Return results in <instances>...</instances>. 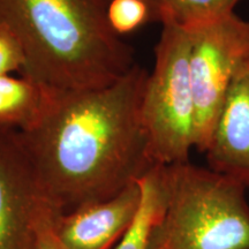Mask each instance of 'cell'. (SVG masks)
<instances>
[{
	"instance_id": "obj_1",
	"label": "cell",
	"mask_w": 249,
	"mask_h": 249,
	"mask_svg": "<svg viewBox=\"0 0 249 249\" xmlns=\"http://www.w3.org/2000/svg\"><path fill=\"white\" fill-rule=\"evenodd\" d=\"M148 74L135 64L111 85L54 93L18 130L40 191L62 213L110 200L158 165L142 121Z\"/></svg>"
},
{
	"instance_id": "obj_2",
	"label": "cell",
	"mask_w": 249,
	"mask_h": 249,
	"mask_svg": "<svg viewBox=\"0 0 249 249\" xmlns=\"http://www.w3.org/2000/svg\"><path fill=\"white\" fill-rule=\"evenodd\" d=\"M107 0H0L20 42L22 76L54 93L111 85L136 64L107 21Z\"/></svg>"
},
{
	"instance_id": "obj_3",
	"label": "cell",
	"mask_w": 249,
	"mask_h": 249,
	"mask_svg": "<svg viewBox=\"0 0 249 249\" xmlns=\"http://www.w3.org/2000/svg\"><path fill=\"white\" fill-rule=\"evenodd\" d=\"M165 208L147 249H249L246 187L189 163L163 165Z\"/></svg>"
},
{
	"instance_id": "obj_4",
	"label": "cell",
	"mask_w": 249,
	"mask_h": 249,
	"mask_svg": "<svg viewBox=\"0 0 249 249\" xmlns=\"http://www.w3.org/2000/svg\"><path fill=\"white\" fill-rule=\"evenodd\" d=\"M161 26L141 110L152 160L158 165H172L189 161L192 148H195L191 39L182 28L167 23Z\"/></svg>"
},
{
	"instance_id": "obj_5",
	"label": "cell",
	"mask_w": 249,
	"mask_h": 249,
	"mask_svg": "<svg viewBox=\"0 0 249 249\" xmlns=\"http://www.w3.org/2000/svg\"><path fill=\"white\" fill-rule=\"evenodd\" d=\"M187 31L191 39L195 148L205 152L227 93L233 83L249 71V22L233 13Z\"/></svg>"
},
{
	"instance_id": "obj_6",
	"label": "cell",
	"mask_w": 249,
	"mask_h": 249,
	"mask_svg": "<svg viewBox=\"0 0 249 249\" xmlns=\"http://www.w3.org/2000/svg\"><path fill=\"white\" fill-rule=\"evenodd\" d=\"M48 202L18 130L0 126V249H37V219Z\"/></svg>"
},
{
	"instance_id": "obj_7",
	"label": "cell",
	"mask_w": 249,
	"mask_h": 249,
	"mask_svg": "<svg viewBox=\"0 0 249 249\" xmlns=\"http://www.w3.org/2000/svg\"><path fill=\"white\" fill-rule=\"evenodd\" d=\"M142 201L140 181L110 200L57 213L54 230L65 249H110L135 222Z\"/></svg>"
},
{
	"instance_id": "obj_8",
	"label": "cell",
	"mask_w": 249,
	"mask_h": 249,
	"mask_svg": "<svg viewBox=\"0 0 249 249\" xmlns=\"http://www.w3.org/2000/svg\"><path fill=\"white\" fill-rule=\"evenodd\" d=\"M204 154L209 169L249 187V71L227 93Z\"/></svg>"
},
{
	"instance_id": "obj_9",
	"label": "cell",
	"mask_w": 249,
	"mask_h": 249,
	"mask_svg": "<svg viewBox=\"0 0 249 249\" xmlns=\"http://www.w3.org/2000/svg\"><path fill=\"white\" fill-rule=\"evenodd\" d=\"M54 92L26 76H0V126L27 130L48 110Z\"/></svg>"
},
{
	"instance_id": "obj_10",
	"label": "cell",
	"mask_w": 249,
	"mask_h": 249,
	"mask_svg": "<svg viewBox=\"0 0 249 249\" xmlns=\"http://www.w3.org/2000/svg\"><path fill=\"white\" fill-rule=\"evenodd\" d=\"M142 201L135 222L121 239L117 249H147L149 234L158 222L165 208L163 165H157L147 176L139 180Z\"/></svg>"
},
{
	"instance_id": "obj_11",
	"label": "cell",
	"mask_w": 249,
	"mask_h": 249,
	"mask_svg": "<svg viewBox=\"0 0 249 249\" xmlns=\"http://www.w3.org/2000/svg\"><path fill=\"white\" fill-rule=\"evenodd\" d=\"M240 0H160V23L185 30L223 20L234 13Z\"/></svg>"
},
{
	"instance_id": "obj_12",
	"label": "cell",
	"mask_w": 249,
	"mask_h": 249,
	"mask_svg": "<svg viewBox=\"0 0 249 249\" xmlns=\"http://www.w3.org/2000/svg\"><path fill=\"white\" fill-rule=\"evenodd\" d=\"M107 14L110 27L119 37L132 34L148 23L160 22L147 0H108Z\"/></svg>"
},
{
	"instance_id": "obj_13",
	"label": "cell",
	"mask_w": 249,
	"mask_h": 249,
	"mask_svg": "<svg viewBox=\"0 0 249 249\" xmlns=\"http://www.w3.org/2000/svg\"><path fill=\"white\" fill-rule=\"evenodd\" d=\"M24 61L23 50L13 31L0 23V76L22 71Z\"/></svg>"
},
{
	"instance_id": "obj_14",
	"label": "cell",
	"mask_w": 249,
	"mask_h": 249,
	"mask_svg": "<svg viewBox=\"0 0 249 249\" xmlns=\"http://www.w3.org/2000/svg\"><path fill=\"white\" fill-rule=\"evenodd\" d=\"M60 211L50 202L40 211L36 225L37 249H65L54 230V218Z\"/></svg>"
},
{
	"instance_id": "obj_15",
	"label": "cell",
	"mask_w": 249,
	"mask_h": 249,
	"mask_svg": "<svg viewBox=\"0 0 249 249\" xmlns=\"http://www.w3.org/2000/svg\"><path fill=\"white\" fill-rule=\"evenodd\" d=\"M107 1H108V0H107ZM147 1L149 2V4L151 5V7L155 9L156 14H157V17H158V20H160V0H147Z\"/></svg>"
}]
</instances>
